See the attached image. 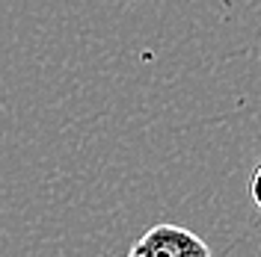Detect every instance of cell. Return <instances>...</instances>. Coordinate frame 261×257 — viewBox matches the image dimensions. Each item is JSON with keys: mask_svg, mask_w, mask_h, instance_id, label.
Listing matches in <instances>:
<instances>
[{"mask_svg": "<svg viewBox=\"0 0 261 257\" xmlns=\"http://www.w3.org/2000/svg\"><path fill=\"white\" fill-rule=\"evenodd\" d=\"M249 198H252V204L261 210V166L252 172V177H249Z\"/></svg>", "mask_w": 261, "mask_h": 257, "instance_id": "obj_2", "label": "cell"}, {"mask_svg": "<svg viewBox=\"0 0 261 257\" xmlns=\"http://www.w3.org/2000/svg\"><path fill=\"white\" fill-rule=\"evenodd\" d=\"M128 257H211V248L187 228L175 222H158L130 245Z\"/></svg>", "mask_w": 261, "mask_h": 257, "instance_id": "obj_1", "label": "cell"}]
</instances>
